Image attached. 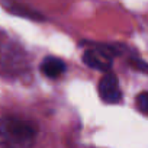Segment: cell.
I'll list each match as a JSON object with an SVG mask.
<instances>
[{
    "label": "cell",
    "instance_id": "2",
    "mask_svg": "<svg viewBox=\"0 0 148 148\" xmlns=\"http://www.w3.org/2000/svg\"><path fill=\"white\" fill-rule=\"evenodd\" d=\"M83 61L90 68L109 73V68L112 67V61H113V51H110L108 47H105V48H90V49L84 51Z\"/></svg>",
    "mask_w": 148,
    "mask_h": 148
},
{
    "label": "cell",
    "instance_id": "4",
    "mask_svg": "<svg viewBox=\"0 0 148 148\" xmlns=\"http://www.w3.org/2000/svg\"><path fill=\"white\" fill-rule=\"evenodd\" d=\"M41 73L48 79H58L65 73V62L57 57H45L41 62Z\"/></svg>",
    "mask_w": 148,
    "mask_h": 148
},
{
    "label": "cell",
    "instance_id": "3",
    "mask_svg": "<svg viewBox=\"0 0 148 148\" xmlns=\"http://www.w3.org/2000/svg\"><path fill=\"white\" fill-rule=\"evenodd\" d=\"M99 96L108 105L119 103L122 99V92L119 87L118 77L113 73H106L99 82Z\"/></svg>",
    "mask_w": 148,
    "mask_h": 148
},
{
    "label": "cell",
    "instance_id": "1",
    "mask_svg": "<svg viewBox=\"0 0 148 148\" xmlns=\"http://www.w3.org/2000/svg\"><path fill=\"white\" fill-rule=\"evenodd\" d=\"M36 139V126L21 118L0 119V148H32Z\"/></svg>",
    "mask_w": 148,
    "mask_h": 148
},
{
    "label": "cell",
    "instance_id": "6",
    "mask_svg": "<svg viewBox=\"0 0 148 148\" xmlns=\"http://www.w3.org/2000/svg\"><path fill=\"white\" fill-rule=\"evenodd\" d=\"M136 108L144 115H148V92H142L136 97Z\"/></svg>",
    "mask_w": 148,
    "mask_h": 148
},
{
    "label": "cell",
    "instance_id": "5",
    "mask_svg": "<svg viewBox=\"0 0 148 148\" xmlns=\"http://www.w3.org/2000/svg\"><path fill=\"white\" fill-rule=\"evenodd\" d=\"M3 6L15 13V15H19V16H23V18H29V19H36V21H41L42 19V15H39L38 12L26 8V6H22L21 3H16V2H12V0H3Z\"/></svg>",
    "mask_w": 148,
    "mask_h": 148
}]
</instances>
